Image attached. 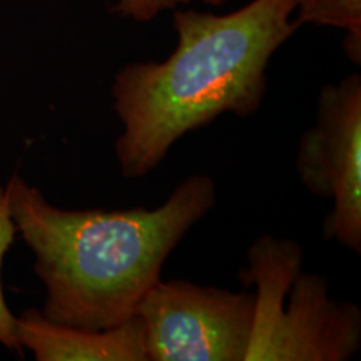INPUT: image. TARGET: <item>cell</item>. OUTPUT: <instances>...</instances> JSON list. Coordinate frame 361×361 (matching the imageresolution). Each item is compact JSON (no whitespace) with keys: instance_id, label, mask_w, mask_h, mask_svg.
Here are the masks:
<instances>
[{"instance_id":"obj_8","label":"cell","mask_w":361,"mask_h":361,"mask_svg":"<svg viewBox=\"0 0 361 361\" xmlns=\"http://www.w3.org/2000/svg\"><path fill=\"white\" fill-rule=\"evenodd\" d=\"M16 234V226H13L11 209H8L7 189L0 184V345L22 356L24 350H22L19 340H17V316L8 308L6 296H4L2 284L4 258H6L7 251L13 245Z\"/></svg>"},{"instance_id":"obj_1","label":"cell","mask_w":361,"mask_h":361,"mask_svg":"<svg viewBox=\"0 0 361 361\" xmlns=\"http://www.w3.org/2000/svg\"><path fill=\"white\" fill-rule=\"evenodd\" d=\"M296 4L252 0L226 16L176 11L173 54L126 64L112 80V109L123 124L114 142L123 178H146L180 137L219 116L261 109L271 57L298 29Z\"/></svg>"},{"instance_id":"obj_4","label":"cell","mask_w":361,"mask_h":361,"mask_svg":"<svg viewBox=\"0 0 361 361\" xmlns=\"http://www.w3.org/2000/svg\"><path fill=\"white\" fill-rule=\"evenodd\" d=\"M255 311V293L159 279L135 316L147 361H246Z\"/></svg>"},{"instance_id":"obj_3","label":"cell","mask_w":361,"mask_h":361,"mask_svg":"<svg viewBox=\"0 0 361 361\" xmlns=\"http://www.w3.org/2000/svg\"><path fill=\"white\" fill-rule=\"evenodd\" d=\"M239 279L258 286L246 361H346L360 351V306L329 296L322 274L305 273L295 241L256 239Z\"/></svg>"},{"instance_id":"obj_9","label":"cell","mask_w":361,"mask_h":361,"mask_svg":"<svg viewBox=\"0 0 361 361\" xmlns=\"http://www.w3.org/2000/svg\"><path fill=\"white\" fill-rule=\"evenodd\" d=\"M189 2H194V0H116L112 11L124 19L144 24V22L154 20L164 11ZM196 2L209 4V6H224L229 0H196Z\"/></svg>"},{"instance_id":"obj_5","label":"cell","mask_w":361,"mask_h":361,"mask_svg":"<svg viewBox=\"0 0 361 361\" xmlns=\"http://www.w3.org/2000/svg\"><path fill=\"white\" fill-rule=\"evenodd\" d=\"M296 173L311 194L333 201L324 239L361 252V75L326 84L316 121L298 142Z\"/></svg>"},{"instance_id":"obj_7","label":"cell","mask_w":361,"mask_h":361,"mask_svg":"<svg viewBox=\"0 0 361 361\" xmlns=\"http://www.w3.org/2000/svg\"><path fill=\"white\" fill-rule=\"evenodd\" d=\"M295 22L329 25L346 32L345 51L351 62H361V0H298Z\"/></svg>"},{"instance_id":"obj_6","label":"cell","mask_w":361,"mask_h":361,"mask_svg":"<svg viewBox=\"0 0 361 361\" xmlns=\"http://www.w3.org/2000/svg\"><path fill=\"white\" fill-rule=\"evenodd\" d=\"M17 340L37 361H147L137 316L109 329L54 323L39 310L17 316Z\"/></svg>"},{"instance_id":"obj_2","label":"cell","mask_w":361,"mask_h":361,"mask_svg":"<svg viewBox=\"0 0 361 361\" xmlns=\"http://www.w3.org/2000/svg\"><path fill=\"white\" fill-rule=\"evenodd\" d=\"M6 189L16 233L32 251L45 288L42 314L89 329L135 316L171 252L216 204L207 174L189 176L154 209H62L19 174Z\"/></svg>"}]
</instances>
